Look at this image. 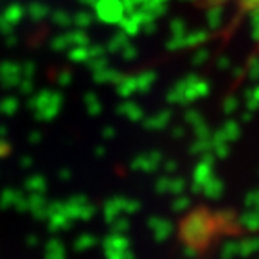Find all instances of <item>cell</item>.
I'll use <instances>...</instances> for the list:
<instances>
[{
	"label": "cell",
	"instance_id": "cell-1",
	"mask_svg": "<svg viewBox=\"0 0 259 259\" xmlns=\"http://www.w3.org/2000/svg\"><path fill=\"white\" fill-rule=\"evenodd\" d=\"M202 6L212 9H231L232 13L259 24V0H200Z\"/></svg>",
	"mask_w": 259,
	"mask_h": 259
}]
</instances>
